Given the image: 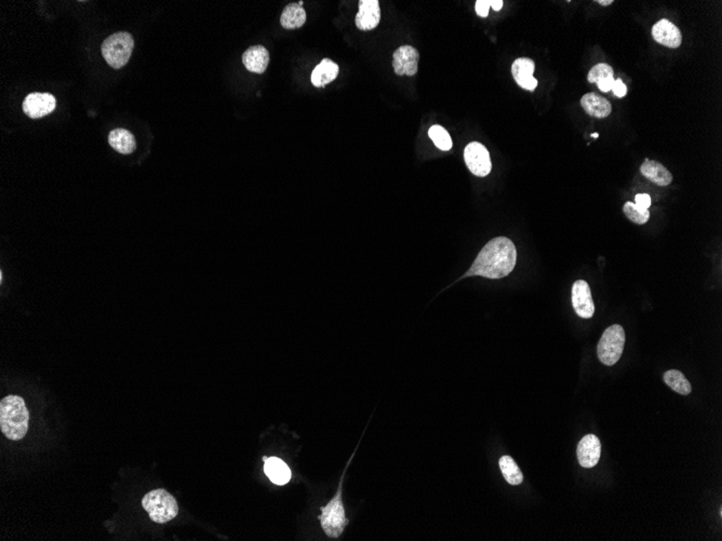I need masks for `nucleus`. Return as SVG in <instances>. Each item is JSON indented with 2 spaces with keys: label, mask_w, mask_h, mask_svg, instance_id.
I'll use <instances>...</instances> for the list:
<instances>
[{
  "label": "nucleus",
  "mask_w": 722,
  "mask_h": 541,
  "mask_svg": "<svg viewBox=\"0 0 722 541\" xmlns=\"http://www.w3.org/2000/svg\"><path fill=\"white\" fill-rule=\"evenodd\" d=\"M517 262V251L510 239L497 237L484 246L465 276L501 279L508 276Z\"/></svg>",
  "instance_id": "obj_1"
},
{
  "label": "nucleus",
  "mask_w": 722,
  "mask_h": 541,
  "mask_svg": "<svg viewBox=\"0 0 722 541\" xmlns=\"http://www.w3.org/2000/svg\"><path fill=\"white\" fill-rule=\"evenodd\" d=\"M30 412L25 401L19 395H8L0 402V429L5 438L20 441L28 430Z\"/></svg>",
  "instance_id": "obj_2"
},
{
  "label": "nucleus",
  "mask_w": 722,
  "mask_h": 541,
  "mask_svg": "<svg viewBox=\"0 0 722 541\" xmlns=\"http://www.w3.org/2000/svg\"><path fill=\"white\" fill-rule=\"evenodd\" d=\"M142 506L155 523L165 524L178 516L179 505L174 497L163 488H157L143 497Z\"/></svg>",
  "instance_id": "obj_3"
},
{
  "label": "nucleus",
  "mask_w": 722,
  "mask_h": 541,
  "mask_svg": "<svg viewBox=\"0 0 722 541\" xmlns=\"http://www.w3.org/2000/svg\"><path fill=\"white\" fill-rule=\"evenodd\" d=\"M135 48V39L128 32H118L102 43V56L111 67L120 69L129 62Z\"/></svg>",
  "instance_id": "obj_4"
},
{
  "label": "nucleus",
  "mask_w": 722,
  "mask_h": 541,
  "mask_svg": "<svg viewBox=\"0 0 722 541\" xmlns=\"http://www.w3.org/2000/svg\"><path fill=\"white\" fill-rule=\"evenodd\" d=\"M625 331L620 324H614L603 332L597 346L599 360L607 367L618 363L625 346Z\"/></svg>",
  "instance_id": "obj_5"
},
{
  "label": "nucleus",
  "mask_w": 722,
  "mask_h": 541,
  "mask_svg": "<svg viewBox=\"0 0 722 541\" xmlns=\"http://www.w3.org/2000/svg\"><path fill=\"white\" fill-rule=\"evenodd\" d=\"M342 485L337 490L335 498L321 508L319 520L322 529L330 538H339L348 524L345 516L344 505L342 501Z\"/></svg>",
  "instance_id": "obj_6"
},
{
  "label": "nucleus",
  "mask_w": 722,
  "mask_h": 541,
  "mask_svg": "<svg viewBox=\"0 0 722 541\" xmlns=\"http://www.w3.org/2000/svg\"><path fill=\"white\" fill-rule=\"evenodd\" d=\"M464 159L469 171L476 176H487L491 172L492 163L489 150L482 143H469L464 150Z\"/></svg>",
  "instance_id": "obj_7"
},
{
  "label": "nucleus",
  "mask_w": 722,
  "mask_h": 541,
  "mask_svg": "<svg viewBox=\"0 0 722 541\" xmlns=\"http://www.w3.org/2000/svg\"><path fill=\"white\" fill-rule=\"evenodd\" d=\"M56 106V100L52 94L35 92L24 99L23 112L32 119H38L54 112Z\"/></svg>",
  "instance_id": "obj_8"
},
{
  "label": "nucleus",
  "mask_w": 722,
  "mask_h": 541,
  "mask_svg": "<svg viewBox=\"0 0 722 541\" xmlns=\"http://www.w3.org/2000/svg\"><path fill=\"white\" fill-rule=\"evenodd\" d=\"M418 51L412 46H401L394 52L393 67L398 76H414L418 73Z\"/></svg>",
  "instance_id": "obj_9"
},
{
  "label": "nucleus",
  "mask_w": 722,
  "mask_h": 541,
  "mask_svg": "<svg viewBox=\"0 0 722 541\" xmlns=\"http://www.w3.org/2000/svg\"><path fill=\"white\" fill-rule=\"evenodd\" d=\"M572 305L580 318L589 319L595 314L591 288L585 280H578L572 286Z\"/></svg>",
  "instance_id": "obj_10"
},
{
  "label": "nucleus",
  "mask_w": 722,
  "mask_h": 541,
  "mask_svg": "<svg viewBox=\"0 0 722 541\" xmlns=\"http://www.w3.org/2000/svg\"><path fill=\"white\" fill-rule=\"evenodd\" d=\"M576 454L578 463L583 468H594L600 459V440L595 435H585L578 443Z\"/></svg>",
  "instance_id": "obj_11"
},
{
  "label": "nucleus",
  "mask_w": 722,
  "mask_h": 541,
  "mask_svg": "<svg viewBox=\"0 0 722 541\" xmlns=\"http://www.w3.org/2000/svg\"><path fill=\"white\" fill-rule=\"evenodd\" d=\"M381 21L379 0H360L359 11L355 18L356 26L360 31H372Z\"/></svg>",
  "instance_id": "obj_12"
},
{
  "label": "nucleus",
  "mask_w": 722,
  "mask_h": 541,
  "mask_svg": "<svg viewBox=\"0 0 722 541\" xmlns=\"http://www.w3.org/2000/svg\"><path fill=\"white\" fill-rule=\"evenodd\" d=\"M652 37L659 45H663L667 48H678L682 43L681 32L679 28L666 19L659 20L657 23H655L652 28Z\"/></svg>",
  "instance_id": "obj_13"
},
{
  "label": "nucleus",
  "mask_w": 722,
  "mask_h": 541,
  "mask_svg": "<svg viewBox=\"0 0 722 541\" xmlns=\"http://www.w3.org/2000/svg\"><path fill=\"white\" fill-rule=\"evenodd\" d=\"M534 69V61L531 60V58H517L512 63V73L518 86L521 87L522 89H526V90H529V91H534V89L537 88V84H539L537 79L533 77Z\"/></svg>",
  "instance_id": "obj_14"
},
{
  "label": "nucleus",
  "mask_w": 722,
  "mask_h": 541,
  "mask_svg": "<svg viewBox=\"0 0 722 541\" xmlns=\"http://www.w3.org/2000/svg\"><path fill=\"white\" fill-rule=\"evenodd\" d=\"M242 63L251 73H265L269 64V50L263 46L250 47L242 54Z\"/></svg>",
  "instance_id": "obj_15"
},
{
  "label": "nucleus",
  "mask_w": 722,
  "mask_h": 541,
  "mask_svg": "<svg viewBox=\"0 0 722 541\" xmlns=\"http://www.w3.org/2000/svg\"><path fill=\"white\" fill-rule=\"evenodd\" d=\"M641 174L657 186H668L673 182V174L664 165L655 160L646 159L640 167Z\"/></svg>",
  "instance_id": "obj_16"
},
{
  "label": "nucleus",
  "mask_w": 722,
  "mask_h": 541,
  "mask_svg": "<svg viewBox=\"0 0 722 541\" xmlns=\"http://www.w3.org/2000/svg\"><path fill=\"white\" fill-rule=\"evenodd\" d=\"M580 105L589 116L595 118H607L612 113L610 102L597 93H587L580 99Z\"/></svg>",
  "instance_id": "obj_17"
},
{
  "label": "nucleus",
  "mask_w": 722,
  "mask_h": 541,
  "mask_svg": "<svg viewBox=\"0 0 722 541\" xmlns=\"http://www.w3.org/2000/svg\"><path fill=\"white\" fill-rule=\"evenodd\" d=\"M339 65L330 58H324L313 71L311 81L313 86L317 88H324L327 84H331L339 75Z\"/></svg>",
  "instance_id": "obj_18"
},
{
  "label": "nucleus",
  "mask_w": 722,
  "mask_h": 541,
  "mask_svg": "<svg viewBox=\"0 0 722 541\" xmlns=\"http://www.w3.org/2000/svg\"><path fill=\"white\" fill-rule=\"evenodd\" d=\"M109 143L116 152L129 154L137 148V141L131 132L124 129L113 130L109 135Z\"/></svg>",
  "instance_id": "obj_19"
},
{
  "label": "nucleus",
  "mask_w": 722,
  "mask_h": 541,
  "mask_svg": "<svg viewBox=\"0 0 722 541\" xmlns=\"http://www.w3.org/2000/svg\"><path fill=\"white\" fill-rule=\"evenodd\" d=\"M587 79L591 84H597L599 90L602 92L610 91L616 80L613 76V69L606 63H599L594 66L588 73Z\"/></svg>",
  "instance_id": "obj_20"
},
{
  "label": "nucleus",
  "mask_w": 722,
  "mask_h": 541,
  "mask_svg": "<svg viewBox=\"0 0 722 541\" xmlns=\"http://www.w3.org/2000/svg\"><path fill=\"white\" fill-rule=\"evenodd\" d=\"M265 473L269 480L277 485H284L291 479V471L284 461L276 457H271L265 461Z\"/></svg>",
  "instance_id": "obj_21"
},
{
  "label": "nucleus",
  "mask_w": 722,
  "mask_h": 541,
  "mask_svg": "<svg viewBox=\"0 0 722 541\" xmlns=\"http://www.w3.org/2000/svg\"><path fill=\"white\" fill-rule=\"evenodd\" d=\"M306 22V11L299 3H290L282 11L280 24L284 30H297Z\"/></svg>",
  "instance_id": "obj_22"
},
{
  "label": "nucleus",
  "mask_w": 722,
  "mask_h": 541,
  "mask_svg": "<svg viewBox=\"0 0 722 541\" xmlns=\"http://www.w3.org/2000/svg\"><path fill=\"white\" fill-rule=\"evenodd\" d=\"M663 378H664L665 384L677 393L682 395H688L691 393V384L680 371L669 369L664 373Z\"/></svg>",
  "instance_id": "obj_23"
},
{
  "label": "nucleus",
  "mask_w": 722,
  "mask_h": 541,
  "mask_svg": "<svg viewBox=\"0 0 722 541\" xmlns=\"http://www.w3.org/2000/svg\"><path fill=\"white\" fill-rule=\"evenodd\" d=\"M499 469L503 476L510 485H519L523 481V476L516 461L510 456L505 455L499 461Z\"/></svg>",
  "instance_id": "obj_24"
},
{
  "label": "nucleus",
  "mask_w": 722,
  "mask_h": 541,
  "mask_svg": "<svg viewBox=\"0 0 722 541\" xmlns=\"http://www.w3.org/2000/svg\"><path fill=\"white\" fill-rule=\"evenodd\" d=\"M429 135L433 144L436 145L439 150H442V152H448V150H451L453 142H452L451 137L449 135L448 131L444 127H441L439 124H435L429 129Z\"/></svg>",
  "instance_id": "obj_25"
},
{
  "label": "nucleus",
  "mask_w": 722,
  "mask_h": 541,
  "mask_svg": "<svg viewBox=\"0 0 722 541\" xmlns=\"http://www.w3.org/2000/svg\"><path fill=\"white\" fill-rule=\"evenodd\" d=\"M623 211L625 213L626 218H629L633 223L637 224V225H644L650 218L649 211L637 207L635 203H631V201L624 205Z\"/></svg>",
  "instance_id": "obj_26"
},
{
  "label": "nucleus",
  "mask_w": 722,
  "mask_h": 541,
  "mask_svg": "<svg viewBox=\"0 0 722 541\" xmlns=\"http://www.w3.org/2000/svg\"><path fill=\"white\" fill-rule=\"evenodd\" d=\"M491 7V0H477L476 13L482 18H487L489 16V9Z\"/></svg>",
  "instance_id": "obj_27"
},
{
  "label": "nucleus",
  "mask_w": 722,
  "mask_h": 541,
  "mask_svg": "<svg viewBox=\"0 0 722 541\" xmlns=\"http://www.w3.org/2000/svg\"><path fill=\"white\" fill-rule=\"evenodd\" d=\"M611 90L613 91L614 95L618 96V97H624V96L626 95V93H627V87L625 86V84H624L621 79H616V80H614Z\"/></svg>",
  "instance_id": "obj_28"
},
{
  "label": "nucleus",
  "mask_w": 722,
  "mask_h": 541,
  "mask_svg": "<svg viewBox=\"0 0 722 541\" xmlns=\"http://www.w3.org/2000/svg\"><path fill=\"white\" fill-rule=\"evenodd\" d=\"M635 200H636L635 205L641 207V209H644V210H648L650 205H651V197L649 195H646V194H638Z\"/></svg>",
  "instance_id": "obj_29"
},
{
  "label": "nucleus",
  "mask_w": 722,
  "mask_h": 541,
  "mask_svg": "<svg viewBox=\"0 0 722 541\" xmlns=\"http://www.w3.org/2000/svg\"><path fill=\"white\" fill-rule=\"evenodd\" d=\"M503 3H504L502 0H491V7L495 11L501 10L503 8Z\"/></svg>",
  "instance_id": "obj_30"
},
{
  "label": "nucleus",
  "mask_w": 722,
  "mask_h": 541,
  "mask_svg": "<svg viewBox=\"0 0 722 541\" xmlns=\"http://www.w3.org/2000/svg\"><path fill=\"white\" fill-rule=\"evenodd\" d=\"M597 3L601 5H610L611 3H613V0H598Z\"/></svg>",
  "instance_id": "obj_31"
},
{
  "label": "nucleus",
  "mask_w": 722,
  "mask_h": 541,
  "mask_svg": "<svg viewBox=\"0 0 722 541\" xmlns=\"http://www.w3.org/2000/svg\"><path fill=\"white\" fill-rule=\"evenodd\" d=\"M599 137L598 133H594V135H591V137H595V139H597V137Z\"/></svg>",
  "instance_id": "obj_32"
},
{
  "label": "nucleus",
  "mask_w": 722,
  "mask_h": 541,
  "mask_svg": "<svg viewBox=\"0 0 722 541\" xmlns=\"http://www.w3.org/2000/svg\"><path fill=\"white\" fill-rule=\"evenodd\" d=\"M299 3L300 5H303V1H300V3Z\"/></svg>",
  "instance_id": "obj_33"
}]
</instances>
